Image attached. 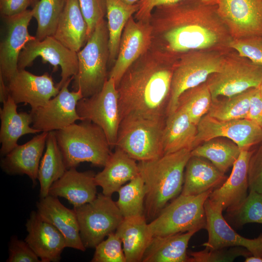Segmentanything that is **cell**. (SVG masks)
Masks as SVG:
<instances>
[{
	"mask_svg": "<svg viewBox=\"0 0 262 262\" xmlns=\"http://www.w3.org/2000/svg\"><path fill=\"white\" fill-rule=\"evenodd\" d=\"M28 234L25 241L41 262H58L66 247L63 234L52 224L32 211L25 224Z\"/></svg>",
	"mask_w": 262,
	"mask_h": 262,
	"instance_id": "obj_21",
	"label": "cell"
},
{
	"mask_svg": "<svg viewBox=\"0 0 262 262\" xmlns=\"http://www.w3.org/2000/svg\"><path fill=\"white\" fill-rule=\"evenodd\" d=\"M9 92L7 84L1 72H0V101L2 104L7 99Z\"/></svg>",
	"mask_w": 262,
	"mask_h": 262,
	"instance_id": "obj_49",
	"label": "cell"
},
{
	"mask_svg": "<svg viewBox=\"0 0 262 262\" xmlns=\"http://www.w3.org/2000/svg\"><path fill=\"white\" fill-rule=\"evenodd\" d=\"M195 231L155 236L147 248L142 262H189V242Z\"/></svg>",
	"mask_w": 262,
	"mask_h": 262,
	"instance_id": "obj_31",
	"label": "cell"
},
{
	"mask_svg": "<svg viewBox=\"0 0 262 262\" xmlns=\"http://www.w3.org/2000/svg\"><path fill=\"white\" fill-rule=\"evenodd\" d=\"M69 49L78 52L87 40V25L79 0H66L53 36Z\"/></svg>",
	"mask_w": 262,
	"mask_h": 262,
	"instance_id": "obj_29",
	"label": "cell"
},
{
	"mask_svg": "<svg viewBox=\"0 0 262 262\" xmlns=\"http://www.w3.org/2000/svg\"><path fill=\"white\" fill-rule=\"evenodd\" d=\"M165 120L138 116L123 118L120 122L115 147L121 148L138 162L162 156Z\"/></svg>",
	"mask_w": 262,
	"mask_h": 262,
	"instance_id": "obj_7",
	"label": "cell"
},
{
	"mask_svg": "<svg viewBox=\"0 0 262 262\" xmlns=\"http://www.w3.org/2000/svg\"><path fill=\"white\" fill-rule=\"evenodd\" d=\"M7 85L9 95L16 103L28 104L31 110L45 104L56 96L60 90L48 73L35 75L25 69H18Z\"/></svg>",
	"mask_w": 262,
	"mask_h": 262,
	"instance_id": "obj_17",
	"label": "cell"
},
{
	"mask_svg": "<svg viewBox=\"0 0 262 262\" xmlns=\"http://www.w3.org/2000/svg\"><path fill=\"white\" fill-rule=\"evenodd\" d=\"M123 2L130 5H133L138 2L140 0H121Z\"/></svg>",
	"mask_w": 262,
	"mask_h": 262,
	"instance_id": "obj_51",
	"label": "cell"
},
{
	"mask_svg": "<svg viewBox=\"0 0 262 262\" xmlns=\"http://www.w3.org/2000/svg\"><path fill=\"white\" fill-rule=\"evenodd\" d=\"M32 10L4 18L7 25L6 35L0 44V72L7 82L18 70L19 54L29 42L35 36L28 30L33 18Z\"/></svg>",
	"mask_w": 262,
	"mask_h": 262,
	"instance_id": "obj_18",
	"label": "cell"
},
{
	"mask_svg": "<svg viewBox=\"0 0 262 262\" xmlns=\"http://www.w3.org/2000/svg\"><path fill=\"white\" fill-rule=\"evenodd\" d=\"M17 104L9 95L0 109V154L4 156L16 146L20 137L40 131L30 126L32 117L30 113L17 111Z\"/></svg>",
	"mask_w": 262,
	"mask_h": 262,
	"instance_id": "obj_26",
	"label": "cell"
},
{
	"mask_svg": "<svg viewBox=\"0 0 262 262\" xmlns=\"http://www.w3.org/2000/svg\"><path fill=\"white\" fill-rule=\"evenodd\" d=\"M39 0H33V4L32 5H34L37 2H38Z\"/></svg>",
	"mask_w": 262,
	"mask_h": 262,
	"instance_id": "obj_53",
	"label": "cell"
},
{
	"mask_svg": "<svg viewBox=\"0 0 262 262\" xmlns=\"http://www.w3.org/2000/svg\"><path fill=\"white\" fill-rule=\"evenodd\" d=\"M241 150L232 141L214 138L203 142L191 151V156L206 158L225 174L233 166Z\"/></svg>",
	"mask_w": 262,
	"mask_h": 262,
	"instance_id": "obj_34",
	"label": "cell"
},
{
	"mask_svg": "<svg viewBox=\"0 0 262 262\" xmlns=\"http://www.w3.org/2000/svg\"><path fill=\"white\" fill-rule=\"evenodd\" d=\"M76 110L82 120L91 121L103 130L111 148L115 147L120 117L118 92L113 78H108L98 93L81 98Z\"/></svg>",
	"mask_w": 262,
	"mask_h": 262,
	"instance_id": "obj_11",
	"label": "cell"
},
{
	"mask_svg": "<svg viewBox=\"0 0 262 262\" xmlns=\"http://www.w3.org/2000/svg\"><path fill=\"white\" fill-rule=\"evenodd\" d=\"M181 194L196 196L221 186L227 180L225 174L202 158L191 156L185 166Z\"/></svg>",
	"mask_w": 262,
	"mask_h": 262,
	"instance_id": "obj_28",
	"label": "cell"
},
{
	"mask_svg": "<svg viewBox=\"0 0 262 262\" xmlns=\"http://www.w3.org/2000/svg\"><path fill=\"white\" fill-rule=\"evenodd\" d=\"M54 133L67 169L83 162L104 167L112 153L104 131L91 121L82 120Z\"/></svg>",
	"mask_w": 262,
	"mask_h": 262,
	"instance_id": "obj_4",
	"label": "cell"
},
{
	"mask_svg": "<svg viewBox=\"0 0 262 262\" xmlns=\"http://www.w3.org/2000/svg\"><path fill=\"white\" fill-rule=\"evenodd\" d=\"M109 31V59L114 64L117 58L121 35L130 18L138 10V4H128L121 0H106Z\"/></svg>",
	"mask_w": 262,
	"mask_h": 262,
	"instance_id": "obj_33",
	"label": "cell"
},
{
	"mask_svg": "<svg viewBox=\"0 0 262 262\" xmlns=\"http://www.w3.org/2000/svg\"><path fill=\"white\" fill-rule=\"evenodd\" d=\"M7 262H41L30 246L16 236L11 237Z\"/></svg>",
	"mask_w": 262,
	"mask_h": 262,
	"instance_id": "obj_44",
	"label": "cell"
},
{
	"mask_svg": "<svg viewBox=\"0 0 262 262\" xmlns=\"http://www.w3.org/2000/svg\"><path fill=\"white\" fill-rule=\"evenodd\" d=\"M246 118L253 121L262 129V97L259 87L253 89Z\"/></svg>",
	"mask_w": 262,
	"mask_h": 262,
	"instance_id": "obj_48",
	"label": "cell"
},
{
	"mask_svg": "<svg viewBox=\"0 0 262 262\" xmlns=\"http://www.w3.org/2000/svg\"><path fill=\"white\" fill-rule=\"evenodd\" d=\"M77 55L78 70L72 88L75 91L80 89L83 98H88L99 92L108 79L109 31L104 18L97 24Z\"/></svg>",
	"mask_w": 262,
	"mask_h": 262,
	"instance_id": "obj_5",
	"label": "cell"
},
{
	"mask_svg": "<svg viewBox=\"0 0 262 262\" xmlns=\"http://www.w3.org/2000/svg\"><path fill=\"white\" fill-rule=\"evenodd\" d=\"M66 0H39L32 9L37 23L35 37L42 40L53 36Z\"/></svg>",
	"mask_w": 262,
	"mask_h": 262,
	"instance_id": "obj_35",
	"label": "cell"
},
{
	"mask_svg": "<svg viewBox=\"0 0 262 262\" xmlns=\"http://www.w3.org/2000/svg\"><path fill=\"white\" fill-rule=\"evenodd\" d=\"M213 190L196 196L180 195L148 223L153 236H167L206 229L204 204Z\"/></svg>",
	"mask_w": 262,
	"mask_h": 262,
	"instance_id": "obj_6",
	"label": "cell"
},
{
	"mask_svg": "<svg viewBox=\"0 0 262 262\" xmlns=\"http://www.w3.org/2000/svg\"><path fill=\"white\" fill-rule=\"evenodd\" d=\"M212 102L211 93L205 82L183 92L179 98L178 107L184 110L192 122L197 125L209 112Z\"/></svg>",
	"mask_w": 262,
	"mask_h": 262,
	"instance_id": "obj_38",
	"label": "cell"
},
{
	"mask_svg": "<svg viewBox=\"0 0 262 262\" xmlns=\"http://www.w3.org/2000/svg\"><path fill=\"white\" fill-rule=\"evenodd\" d=\"M149 22L152 46L175 54L191 50L229 51L233 39L216 5L181 0L155 7Z\"/></svg>",
	"mask_w": 262,
	"mask_h": 262,
	"instance_id": "obj_1",
	"label": "cell"
},
{
	"mask_svg": "<svg viewBox=\"0 0 262 262\" xmlns=\"http://www.w3.org/2000/svg\"><path fill=\"white\" fill-rule=\"evenodd\" d=\"M254 88L222 100L213 101L207 114L220 120L246 118Z\"/></svg>",
	"mask_w": 262,
	"mask_h": 262,
	"instance_id": "obj_36",
	"label": "cell"
},
{
	"mask_svg": "<svg viewBox=\"0 0 262 262\" xmlns=\"http://www.w3.org/2000/svg\"><path fill=\"white\" fill-rule=\"evenodd\" d=\"M49 132L43 131L24 144L16 146L2 157L0 166L9 175H26L35 185Z\"/></svg>",
	"mask_w": 262,
	"mask_h": 262,
	"instance_id": "obj_22",
	"label": "cell"
},
{
	"mask_svg": "<svg viewBox=\"0 0 262 262\" xmlns=\"http://www.w3.org/2000/svg\"><path fill=\"white\" fill-rule=\"evenodd\" d=\"M139 175L136 161L121 148L115 147L107 160L103 170L96 174V183L102 193L111 196L126 183Z\"/></svg>",
	"mask_w": 262,
	"mask_h": 262,
	"instance_id": "obj_25",
	"label": "cell"
},
{
	"mask_svg": "<svg viewBox=\"0 0 262 262\" xmlns=\"http://www.w3.org/2000/svg\"><path fill=\"white\" fill-rule=\"evenodd\" d=\"M33 4V0H0V12L2 16L7 18L21 14Z\"/></svg>",
	"mask_w": 262,
	"mask_h": 262,
	"instance_id": "obj_47",
	"label": "cell"
},
{
	"mask_svg": "<svg viewBox=\"0 0 262 262\" xmlns=\"http://www.w3.org/2000/svg\"><path fill=\"white\" fill-rule=\"evenodd\" d=\"M116 204L124 217L144 214L146 188L140 174L118 191Z\"/></svg>",
	"mask_w": 262,
	"mask_h": 262,
	"instance_id": "obj_37",
	"label": "cell"
},
{
	"mask_svg": "<svg viewBox=\"0 0 262 262\" xmlns=\"http://www.w3.org/2000/svg\"><path fill=\"white\" fill-rule=\"evenodd\" d=\"M73 209L86 248H95L106 236L115 231L124 218L111 196L102 193L92 201Z\"/></svg>",
	"mask_w": 262,
	"mask_h": 262,
	"instance_id": "obj_10",
	"label": "cell"
},
{
	"mask_svg": "<svg viewBox=\"0 0 262 262\" xmlns=\"http://www.w3.org/2000/svg\"><path fill=\"white\" fill-rule=\"evenodd\" d=\"M253 152L242 150L229 177L210 194L208 200L214 207L229 212L236 210L246 199L249 188V162Z\"/></svg>",
	"mask_w": 262,
	"mask_h": 262,
	"instance_id": "obj_20",
	"label": "cell"
},
{
	"mask_svg": "<svg viewBox=\"0 0 262 262\" xmlns=\"http://www.w3.org/2000/svg\"><path fill=\"white\" fill-rule=\"evenodd\" d=\"M216 7L232 39L262 36V0H217Z\"/></svg>",
	"mask_w": 262,
	"mask_h": 262,
	"instance_id": "obj_15",
	"label": "cell"
},
{
	"mask_svg": "<svg viewBox=\"0 0 262 262\" xmlns=\"http://www.w3.org/2000/svg\"><path fill=\"white\" fill-rule=\"evenodd\" d=\"M188 254L189 262H233L238 257L252 255L246 248L239 246L217 249L205 247L199 251H190Z\"/></svg>",
	"mask_w": 262,
	"mask_h": 262,
	"instance_id": "obj_40",
	"label": "cell"
},
{
	"mask_svg": "<svg viewBox=\"0 0 262 262\" xmlns=\"http://www.w3.org/2000/svg\"><path fill=\"white\" fill-rule=\"evenodd\" d=\"M66 170L54 131H49L45 151L41 160L38 172L40 198L45 197L49 195L52 184L59 179Z\"/></svg>",
	"mask_w": 262,
	"mask_h": 262,
	"instance_id": "obj_32",
	"label": "cell"
},
{
	"mask_svg": "<svg viewBox=\"0 0 262 262\" xmlns=\"http://www.w3.org/2000/svg\"><path fill=\"white\" fill-rule=\"evenodd\" d=\"M225 137L235 143L242 150H247L262 142V129L247 119L220 120L206 114L197 125L193 148L201 143Z\"/></svg>",
	"mask_w": 262,
	"mask_h": 262,
	"instance_id": "obj_14",
	"label": "cell"
},
{
	"mask_svg": "<svg viewBox=\"0 0 262 262\" xmlns=\"http://www.w3.org/2000/svg\"><path fill=\"white\" fill-rule=\"evenodd\" d=\"M262 82V66L240 56L237 52L226 53L219 70L206 82L213 101L219 97H230Z\"/></svg>",
	"mask_w": 262,
	"mask_h": 262,
	"instance_id": "obj_9",
	"label": "cell"
},
{
	"mask_svg": "<svg viewBox=\"0 0 262 262\" xmlns=\"http://www.w3.org/2000/svg\"><path fill=\"white\" fill-rule=\"evenodd\" d=\"M37 212L63 234L66 247L85 251L80 234L79 223L74 210L65 206L58 197L49 195L36 202Z\"/></svg>",
	"mask_w": 262,
	"mask_h": 262,
	"instance_id": "obj_23",
	"label": "cell"
},
{
	"mask_svg": "<svg viewBox=\"0 0 262 262\" xmlns=\"http://www.w3.org/2000/svg\"><path fill=\"white\" fill-rule=\"evenodd\" d=\"M226 53L209 50L181 53L173 70L167 116L174 112L180 96L185 91L206 82L217 72Z\"/></svg>",
	"mask_w": 262,
	"mask_h": 262,
	"instance_id": "obj_8",
	"label": "cell"
},
{
	"mask_svg": "<svg viewBox=\"0 0 262 262\" xmlns=\"http://www.w3.org/2000/svg\"><path fill=\"white\" fill-rule=\"evenodd\" d=\"M197 133V125L191 121L188 114L180 107L169 115L163 133L164 154L183 149H193Z\"/></svg>",
	"mask_w": 262,
	"mask_h": 262,
	"instance_id": "obj_30",
	"label": "cell"
},
{
	"mask_svg": "<svg viewBox=\"0 0 262 262\" xmlns=\"http://www.w3.org/2000/svg\"><path fill=\"white\" fill-rule=\"evenodd\" d=\"M43 63H49L53 66V71L60 66L61 79L56 85L60 89L66 82L74 77L78 70L77 52L63 45L53 36L42 40L36 39L27 43L21 51L18 59V69H25L31 66L37 57Z\"/></svg>",
	"mask_w": 262,
	"mask_h": 262,
	"instance_id": "obj_12",
	"label": "cell"
},
{
	"mask_svg": "<svg viewBox=\"0 0 262 262\" xmlns=\"http://www.w3.org/2000/svg\"><path fill=\"white\" fill-rule=\"evenodd\" d=\"M229 47L240 56L262 66V36H250L233 39Z\"/></svg>",
	"mask_w": 262,
	"mask_h": 262,
	"instance_id": "obj_42",
	"label": "cell"
},
{
	"mask_svg": "<svg viewBox=\"0 0 262 262\" xmlns=\"http://www.w3.org/2000/svg\"><path fill=\"white\" fill-rule=\"evenodd\" d=\"M259 89L260 93H261V96H262V83L261 84V85L259 86Z\"/></svg>",
	"mask_w": 262,
	"mask_h": 262,
	"instance_id": "obj_52",
	"label": "cell"
},
{
	"mask_svg": "<svg viewBox=\"0 0 262 262\" xmlns=\"http://www.w3.org/2000/svg\"><path fill=\"white\" fill-rule=\"evenodd\" d=\"M73 78L66 82L56 96L42 106L31 111L33 128L40 132H49L82 120L76 110L78 101L83 98L81 90L69 91L68 89Z\"/></svg>",
	"mask_w": 262,
	"mask_h": 262,
	"instance_id": "obj_13",
	"label": "cell"
},
{
	"mask_svg": "<svg viewBox=\"0 0 262 262\" xmlns=\"http://www.w3.org/2000/svg\"><path fill=\"white\" fill-rule=\"evenodd\" d=\"M95 175L91 170L79 172L76 168L68 169L52 184L49 195L65 198L73 207L89 203L97 196Z\"/></svg>",
	"mask_w": 262,
	"mask_h": 262,
	"instance_id": "obj_24",
	"label": "cell"
},
{
	"mask_svg": "<svg viewBox=\"0 0 262 262\" xmlns=\"http://www.w3.org/2000/svg\"><path fill=\"white\" fill-rule=\"evenodd\" d=\"M120 238L126 262H140L153 235L144 215L124 217L115 231Z\"/></svg>",
	"mask_w": 262,
	"mask_h": 262,
	"instance_id": "obj_27",
	"label": "cell"
},
{
	"mask_svg": "<svg viewBox=\"0 0 262 262\" xmlns=\"http://www.w3.org/2000/svg\"><path fill=\"white\" fill-rule=\"evenodd\" d=\"M249 190L262 194V144L250 157L248 169Z\"/></svg>",
	"mask_w": 262,
	"mask_h": 262,
	"instance_id": "obj_45",
	"label": "cell"
},
{
	"mask_svg": "<svg viewBox=\"0 0 262 262\" xmlns=\"http://www.w3.org/2000/svg\"><path fill=\"white\" fill-rule=\"evenodd\" d=\"M82 15L87 25V39L97 24L106 15V0H79Z\"/></svg>",
	"mask_w": 262,
	"mask_h": 262,
	"instance_id": "obj_43",
	"label": "cell"
},
{
	"mask_svg": "<svg viewBox=\"0 0 262 262\" xmlns=\"http://www.w3.org/2000/svg\"><path fill=\"white\" fill-rule=\"evenodd\" d=\"M180 54L151 45L128 68L116 86L120 121L127 116L166 120L172 74Z\"/></svg>",
	"mask_w": 262,
	"mask_h": 262,
	"instance_id": "obj_2",
	"label": "cell"
},
{
	"mask_svg": "<svg viewBox=\"0 0 262 262\" xmlns=\"http://www.w3.org/2000/svg\"><path fill=\"white\" fill-rule=\"evenodd\" d=\"M120 238L113 232L95 247L92 262H126Z\"/></svg>",
	"mask_w": 262,
	"mask_h": 262,
	"instance_id": "obj_41",
	"label": "cell"
},
{
	"mask_svg": "<svg viewBox=\"0 0 262 262\" xmlns=\"http://www.w3.org/2000/svg\"><path fill=\"white\" fill-rule=\"evenodd\" d=\"M245 262H262V258L251 255L245 258Z\"/></svg>",
	"mask_w": 262,
	"mask_h": 262,
	"instance_id": "obj_50",
	"label": "cell"
},
{
	"mask_svg": "<svg viewBox=\"0 0 262 262\" xmlns=\"http://www.w3.org/2000/svg\"><path fill=\"white\" fill-rule=\"evenodd\" d=\"M152 45V29L149 21L136 20L131 16L123 30L118 55L108 78L116 87L128 68L146 52Z\"/></svg>",
	"mask_w": 262,
	"mask_h": 262,
	"instance_id": "obj_16",
	"label": "cell"
},
{
	"mask_svg": "<svg viewBox=\"0 0 262 262\" xmlns=\"http://www.w3.org/2000/svg\"><path fill=\"white\" fill-rule=\"evenodd\" d=\"M191 150L183 149L149 161L138 162L146 188L144 215L151 221L168 202L181 193Z\"/></svg>",
	"mask_w": 262,
	"mask_h": 262,
	"instance_id": "obj_3",
	"label": "cell"
},
{
	"mask_svg": "<svg viewBox=\"0 0 262 262\" xmlns=\"http://www.w3.org/2000/svg\"><path fill=\"white\" fill-rule=\"evenodd\" d=\"M204 207L208 239L202 246L211 249L242 246L246 248L252 255L262 258V233L254 239L245 238L231 228L224 218L223 211L212 206L208 198Z\"/></svg>",
	"mask_w": 262,
	"mask_h": 262,
	"instance_id": "obj_19",
	"label": "cell"
},
{
	"mask_svg": "<svg viewBox=\"0 0 262 262\" xmlns=\"http://www.w3.org/2000/svg\"><path fill=\"white\" fill-rule=\"evenodd\" d=\"M227 217L235 228L249 223L262 224V194L250 190L246 199L236 210L227 212Z\"/></svg>",
	"mask_w": 262,
	"mask_h": 262,
	"instance_id": "obj_39",
	"label": "cell"
},
{
	"mask_svg": "<svg viewBox=\"0 0 262 262\" xmlns=\"http://www.w3.org/2000/svg\"><path fill=\"white\" fill-rule=\"evenodd\" d=\"M181 0H140L138 2V10L134 14L136 20L149 21L151 13L156 6L177 2ZM208 4L216 5L217 0H200Z\"/></svg>",
	"mask_w": 262,
	"mask_h": 262,
	"instance_id": "obj_46",
	"label": "cell"
}]
</instances>
